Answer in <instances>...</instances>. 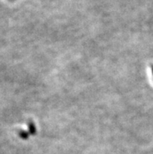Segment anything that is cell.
<instances>
[{
    "label": "cell",
    "mask_w": 153,
    "mask_h": 154,
    "mask_svg": "<svg viewBox=\"0 0 153 154\" xmlns=\"http://www.w3.org/2000/svg\"><path fill=\"white\" fill-rule=\"evenodd\" d=\"M152 73H153V66H152Z\"/></svg>",
    "instance_id": "obj_1"
}]
</instances>
